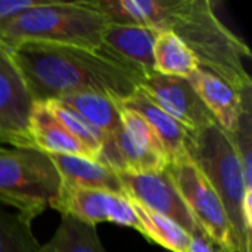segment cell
Here are the masks:
<instances>
[{"instance_id":"30bf717a","label":"cell","mask_w":252,"mask_h":252,"mask_svg":"<svg viewBox=\"0 0 252 252\" xmlns=\"http://www.w3.org/2000/svg\"><path fill=\"white\" fill-rule=\"evenodd\" d=\"M32 103L18 66L9 52L0 46V130L10 136L18 148L34 149L28 137Z\"/></svg>"},{"instance_id":"5b68a950","label":"cell","mask_w":252,"mask_h":252,"mask_svg":"<svg viewBox=\"0 0 252 252\" xmlns=\"http://www.w3.org/2000/svg\"><path fill=\"white\" fill-rule=\"evenodd\" d=\"M61 177L49 155L16 146H0V204L32 223L53 204Z\"/></svg>"},{"instance_id":"9a60e30c","label":"cell","mask_w":252,"mask_h":252,"mask_svg":"<svg viewBox=\"0 0 252 252\" xmlns=\"http://www.w3.org/2000/svg\"><path fill=\"white\" fill-rule=\"evenodd\" d=\"M49 157L61 177V185L124 195L120 174L105 164L71 155Z\"/></svg>"},{"instance_id":"ba28073f","label":"cell","mask_w":252,"mask_h":252,"mask_svg":"<svg viewBox=\"0 0 252 252\" xmlns=\"http://www.w3.org/2000/svg\"><path fill=\"white\" fill-rule=\"evenodd\" d=\"M120 179L126 196L133 198L152 211L170 219L190 238L208 239L176 189L167 170L145 174L120 173Z\"/></svg>"},{"instance_id":"277c9868","label":"cell","mask_w":252,"mask_h":252,"mask_svg":"<svg viewBox=\"0 0 252 252\" xmlns=\"http://www.w3.org/2000/svg\"><path fill=\"white\" fill-rule=\"evenodd\" d=\"M186 152L219 195L226 210L236 252H251L252 232L244 217L245 196L252 195L245 185L244 170L229 134L217 124L190 133Z\"/></svg>"},{"instance_id":"9c48e42d","label":"cell","mask_w":252,"mask_h":252,"mask_svg":"<svg viewBox=\"0 0 252 252\" xmlns=\"http://www.w3.org/2000/svg\"><path fill=\"white\" fill-rule=\"evenodd\" d=\"M139 89L189 133L199 131L216 123L188 78L152 72L143 77Z\"/></svg>"},{"instance_id":"7c38bea8","label":"cell","mask_w":252,"mask_h":252,"mask_svg":"<svg viewBox=\"0 0 252 252\" xmlns=\"http://www.w3.org/2000/svg\"><path fill=\"white\" fill-rule=\"evenodd\" d=\"M188 81L216 123L230 136L236 130L242 112V93L201 66L188 78Z\"/></svg>"},{"instance_id":"5bb4252c","label":"cell","mask_w":252,"mask_h":252,"mask_svg":"<svg viewBox=\"0 0 252 252\" xmlns=\"http://www.w3.org/2000/svg\"><path fill=\"white\" fill-rule=\"evenodd\" d=\"M117 102L121 106L137 112L149 123L162 145L168 164H174L188 158L186 145L190 133L168 114L159 109L140 89H137L130 97Z\"/></svg>"},{"instance_id":"6da1fadb","label":"cell","mask_w":252,"mask_h":252,"mask_svg":"<svg viewBox=\"0 0 252 252\" xmlns=\"http://www.w3.org/2000/svg\"><path fill=\"white\" fill-rule=\"evenodd\" d=\"M86 3L111 22L137 24L177 35L201 68L216 74L236 92L252 89L245 62L250 46L226 27L210 0H93Z\"/></svg>"},{"instance_id":"e0dca14e","label":"cell","mask_w":252,"mask_h":252,"mask_svg":"<svg viewBox=\"0 0 252 252\" xmlns=\"http://www.w3.org/2000/svg\"><path fill=\"white\" fill-rule=\"evenodd\" d=\"M199 63L188 46L170 31H158L154 44V71L161 75L189 78Z\"/></svg>"},{"instance_id":"603a6c76","label":"cell","mask_w":252,"mask_h":252,"mask_svg":"<svg viewBox=\"0 0 252 252\" xmlns=\"http://www.w3.org/2000/svg\"><path fill=\"white\" fill-rule=\"evenodd\" d=\"M118 103V102H117ZM120 106V114H121V126L123 128L139 143L142 145L143 148L149 149L151 152L162 157L167 159L165 157V152L162 149V145L158 139V136L155 134V131L152 130V127L149 126V123L140 117L137 112L128 109V108H124L118 103ZM168 162V161H167Z\"/></svg>"},{"instance_id":"7402d4cb","label":"cell","mask_w":252,"mask_h":252,"mask_svg":"<svg viewBox=\"0 0 252 252\" xmlns=\"http://www.w3.org/2000/svg\"><path fill=\"white\" fill-rule=\"evenodd\" d=\"M229 137L241 159L245 185L252 190V89L242 92V112L236 130Z\"/></svg>"},{"instance_id":"ffe728a7","label":"cell","mask_w":252,"mask_h":252,"mask_svg":"<svg viewBox=\"0 0 252 252\" xmlns=\"http://www.w3.org/2000/svg\"><path fill=\"white\" fill-rule=\"evenodd\" d=\"M44 103H46L47 109L52 112V115L59 121V124L72 137H75L83 146H86L89 151H92L97 157V161H99L105 134L102 131H99L96 127H93L90 123H87L81 115H78L74 109H71L62 100L52 99V100H46Z\"/></svg>"},{"instance_id":"d6986e66","label":"cell","mask_w":252,"mask_h":252,"mask_svg":"<svg viewBox=\"0 0 252 252\" xmlns=\"http://www.w3.org/2000/svg\"><path fill=\"white\" fill-rule=\"evenodd\" d=\"M128 201L140 221L143 238L151 242H155L167 251L186 252L190 236L180 226H177L170 219L152 211L151 208L145 207L133 198H128Z\"/></svg>"},{"instance_id":"52a82bcc","label":"cell","mask_w":252,"mask_h":252,"mask_svg":"<svg viewBox=\"0 0 252 252\" xmlns=\"http://www.w3.org/2000/svg\"><path fill=\"white\" fill-rule=\"evenodd\" d=\"M50 207L62 216H71L93 226L108 221L134 229L143 236L140 221L126 195L61 185Z\"/></svg>"},{"instance_id":"44dd1931","label":"cell","mask_w":252,"mask_h":252,"mask_svg":"<svg viewBox=\"0 0 252 252\" xmlns=\"http://www.w3.org/2000/svg\"><path fill=\"white\" fill-rule=\"evenodd\" d=\"M38 247L31 221L0 208V252H37Z\"/></svg>"},{"instance_id":"d4e9b609","label":"cell","mask_w":252,"mask_h":252,"mask_svg":"<svg viewBox=\"0 0 252 252\" xmlns=\"http://www.w3.org/2000/svg\"><path fill=\"white\" fill-rule=\"evenodd\" d=\"M186 252H220L216 245L205 238H190Z\"/></svg>"},{"instance_id":"3957f363","label":"cell","mask_w":252,"mask_h":252,"mask_svg":"<svg viewBox=\"0 0 252 252\" xmlns=\"http://www.w3.org/2000/svg\"><path fill=\"white\" fill-rule=\"evenodd\" d=\"M109 19L83 1H41L0 27V46L28 41L99 50Z\"/></svg>"},{"instance_id":"ac0fdd59","label":"cell","mask_w":252,"mask_h":252,"mask_svg":"<svg viewBox=\"0 0 252 252\" xmlns=\"http://www.w3.org/2000/svg\"><path fill=\"white\" fill-rule=\"evenodd\" d=\"M37 252H106L96 226L71 216H62L61 224L50 241Z\"/></svg>"},{"instance_id":"4fadbf2b","label":"cell","mask_w":252,"mask_h":252,"mask_svg":"<svg viewBox=\"0 0 252 252\" xmlns=\"http://www.w3.org/2000/svg\"><path fill=\"white\" fill-rule=\"evenodd\" d=\"M28 137L34 149L46 155H71L92 161L97 157L72 137L52 115L44 102H34L28 120Z\"/></svg>"},{"instance_id":"484cf974","label":"cell","mask_w":252,"mask_h":252,"mask_svg":"<svg viewBox=\"0 0 252 252\" xmlns=\"http://www.w3.org/2000/svg\"><path fill=\"white\" fill-rule=\"evenodd\" d=\"M0 146H16L15 140L0 130ZM18 148V146H16Z\"/></svg>"},{"instance_id":"2e32d148","label":"cell","mask_w":252,"mask_h":252,"mask_svg":"<svg viewBox=\"0 0 252 252\" xmlns=\"http://www.w3.org/2000/svg\"><path fill=\"white\" fill-rule=\"evenodd\" d=\"M65 105L81 115L87 123L109 136L121 128V114L117 99L97 92H81L61 97Z\"/></svg>"},{"instance_id":"7a4b0ae2","label":"cell","mask_w":252,"mask_h":252,"mask_svg":"<svg viewBox=\"0 0 252 252\" xmlns=\"http://www.w3.org/2000/svg\"><path fill=\"white\" fill-rule=\"evenodd\" d=\"M7 52L34 102L81 92L105 93L123 100L142 83L133 69L97 50L28 41Z\"/></svg>"},{"instance_id":"8992f818","label":"cell","mask_w":252,"mask_h":252,"mask_svg":"<svg viewBox=\"0 0 252 252\" xmlns=\"http://www.w3.org/2000/svg\"><path fill=\"white\" fill-rule=\"evenodd\" d=\"M167 173L207 238L220 252H236L233 232L219 195L189 159L167 165Z\"/></svg>"},{"instance_id":"cb8c5ba5","label":"cell","mask_w":252,"mask_h":252,"mask_svg":"<svg viewBox=\"0 0 252 252\" xmlns=\"http://www.w3.org/2000/svg\"><path fill=\"white\" fill-rule=\"evenodd\" d=\"M40 3L41 1L38 0H0V27L19 13L35 7Z\"/></svg>"},{"instance_id":"8fae6325","label":"cell","mask_w":252,"mask_h":252,"mask_svg":"<svg viewBox=\"0 0 252 252\" xmlns=\"http://www.w3.org/2000/svg\"><path fill=\"white\" fill-rule=\"evenodd\" d=\"M158 31L137 24L108 22L103 30L100 52L143 77L154 71V44Z\"/></svg>"}]
</instances>
